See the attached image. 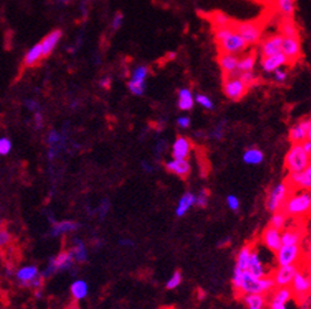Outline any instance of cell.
<instances>
[{
  "label": "cell",
  "instance_id": "1",
  "mask_svg": "<svg viewBox=\"0 0 311 309\" xmlns=\"http://www.w3.org/2000/svg\"><path fill=\"white\" fill-rule=\"evenodd\" d=\"M214 38L216 45H218L219 53L239 56L248 48V45L244 42V39L232 28V26L226 27V28L215 29Z\"/></svg>",
  "mask_w": 311,
  "mask_h": 309
},
{
  "label": "cell",
  "instance_id": "2",
  "mask_svg": "<svg viewBox=\"0 0 311 309\" xmlns=\"http://www.w3.org/2000/svg\"><path fill=\"white\" fill-rule=\"evenodd\" d=\"M311 210V193L310 191L291 192L286 200L282 211L287 217L304 218L310 213Z\"/></svg>",
  "mask_w": 311,
  "mask_h": 309
},
{
  "label": "cell",
  "instance_id": "3",
  "mask_svg": "<svg viewBox=\"0 0 311 309\" xmlns=\"http://www.w3.org/2000/svg\"><path fill=\"white\" fill-rule=\"evenodd\" d=\"M75 265V260L70 250H64L58 253L56 256H52L47 262V267L45 268L40 275L43 279H48L59 272H67L71 270Z\"/></svg>",
  "mask_w": 311,
  "mask_h": 309
},
{
  "label": "cell",
  "instance_id": "4",
  "mask_svg": "<svg viewBox=\"0 0 311 309\" xmlns=\"http://www.w3.org/2000/svg\"><path fill=\"white\" fill-rule=\"evenodd\" d=\"M310 157L301 144H292L285 157V167L290 173L301 172L310 165Z\"/></svg>",
  "mask_w": 311,
  "mask_h": 309
},
{
  "label": "cell",
  "instance_id": "5",
  "mask_svg": "<svg viewBox=\"0 0 311 309\" xmlns=\"http://www.w3.org/2000/svg\"><path fill=\"white\" fill-rule=\"evenodd\" d=\"M232 28L244 39L248 46H254L261 40L262 26L258 20L232 21Z\"/></svg>",
  "mask_w": 311,
  "mask_h": 309
},
{
  "label": "cell",
  "instance_id": "6",
  "mask_svg": "<svg viewBox=\"0 0 311 309\" xmlns=\"http://www.w3.org/2000/svg\"><path fill=\"white\" fill-rule=\"evenodd\" d=\"M290 289L294 295V299L297 302L301 303L302 300L310 298V291H311V276L310 272L307 269H301L299 268L296 274H295L294 279H292L290 284Z\"/></svg>",
  "mask_w": 311,
  "mask_h": 309
},
{
  "label": "cell",
  "instance_id": "7",
  "mask_svg": "<svg viewBox=\"0 0 311 309\" xmlns=\"http://www.w3.org/2000/svg\"><path fill=\"white\" fill-rule=\"evenodd\" d=\"M15 278L23 288H29L33 291L42 289L43 281H45L36 265H24L19 268L15 273Z\"/></svg>",
  "mask_w": 311,
  "mask_h": 309
},
{
  "label": "cell",
  "instance_id": "8",
  "mask_svg": "<svg viewBox=\"0 0 311 309\" xmlns=\"http://www.w3.org/2000/svg\"><path fill=\"white\" fill-rule=\"evenodd\" d=\"M292 189L286 182H280L268 192V196L266 200V207L269 212L275 213L277 211H282L283 205L286 200L290 196Z\"/></svg>",
  "mask_w": 311,
  "mask_h": 309
},
{
  "label": "cell",
  "instance_id": "9",
  "mask_svg": "<svg viewBox=\"0 0 311 309\" xmlns=\"http://www.w3.org/2000/svg\"><path fill=\"white\" fill-rule=\"evenodd\" d=\"M150 75V70L144 64H139L136 69L132 71L131 78L128 81V90L134 96H142L146 92V87H147V78Z\"/></svg>",
  "mask_w": 311,
  "mask_h": 309
},
{
  "label": "cell",
  "instance_id": "10",
  "mask_svg": "<svg viewBox=\"0 0 311 309\" xmlns=\"http://www.w3.org/2000/svg\"><path fill=\"white\" fill-rule=\"evenodd\" d=\"M275 254L278 267L299 265L302 257V249L301 245H281V248Z\"/></svg>",
  "mask_w": 311,
  "mask_h": 309
},
{
  "label": "cell",
  "instance_id": "11",
  "mask_svg": "<svg viewBox=\"0 0 311 309\" xmlns=\"http://www.w3.org/2000/svg\"><path fill=\"white\" fill-rule=\"evenodd\" d=\"M248 86L244 85L238 77H224L223 92L232 101H239L247 95Z\"/></svg>",
  "mask_w": 311,
  "mask_h": 309
},
{
  "label": "cell",
  "instance_id": "12",
  "mask_svg": "<svg viewBox=\"0 0 311 309\" xmlns=\"http://www.w3.org/2000/svg\"><path fill=\"white\" fill-rule=\"evenodd\" d=\"M288 139L292 144H301L305 140H311V119L304 118L297 121L288 131Z\"/></svg>",
  "mask_w": 311,
  "mask_h": 309
},
{
  "label": "cell",
  "instance_id": "13",
  "mask_svg": "<svg viewBox=\"0 0 311 309\" xmlns=\"http://www.w3.org/2000/svg\"><path fill=\"white\" fill-rule=\"evenodd\" d=\"M299 265H283V267H277L273 272L269 274L275 281L276 288H282V286H290L292 279L296 274Z\"/></svg>",
  "mask_w": 311,
  "mask_h": 309
},
{
  "label": "cell",
  "instance_id": "14",
  "mask_svg": "<svg viewBox=\"0 0 311 309\" xmlns=\"http://www.w3.org/2000/svg\"><path fill=\"white\" fill-rule=\"evenodd\" d=\"M286 183L290 186V188L299 189V191H310L311 188V165L306 168V169L301 170V172L290 173L288 174L287 181Z\"/></svg>",
  "mask_w": 311,
  "mask_h": 309
},
{
  "label": "cell",
  "instance_id": "15",
  "mask_svg": "<svg viewBox=\"0 0 311 309\" xmlns=\"http://www.w3.org/2000/svg\"><path fill=\"white\" fill-rule=\"evenodd\" d=\"M218 63L224 77H237L239 56L229 55V53H219Z\"/></svg>",
  "mask_w": 311,
  "mask_h": 309
},
{
  "label": "cell",
  "instance_id": "16",
  "mask_svg": "<svg viewBox=\"0 0 311 309\" xmlns=\"http://www.w3.org/2000/svg\"><path fill=\"white\" fill-rule=\"evenodd\" d=\"M245 272H248L251 275H253L254 278H257V279H261V278H263V276L269 275L268 270L266 269V265H264L263 260L261 259L259 251L257 250L254 246H253L252 253H251L250 261H248L247 270H245Z\"/></svg>",
  "mask_w": 311,
  "mask_h": 309
},
{
  "label": "cell",
  "instance_id": "17",
  "mask_svg": "<svg viewBox=\"0 0 311 309\" xmlns=\"http://www.w3.org/2000/svg\"><path fill=\"white\" fill-rule=\"evenodd\" d=\"M281 48H282V36L281 34H273V36L267 37L266 39L262 40L259 53H261L262 58H266V57L281 53Z\"/></svg>",
  "mask_w": 311,
  "mask_h": 309
},
{
  "label": "cell",
  "instance_id": "18",
  "mask_svg": "<svg viewBox=\"0 0 311 309\" xmlns=\"http://www.w3.org/2000/svg\"><path fill=\"white\" fill-rule=\"evenodd\" d=\"M281 52L286 56L290 64L295 63L301 57V43L300 38H283Z\"/></svg>",
  "mask_w": 311,
  "mask_h": 309
},
{
  "label": "cell",
  "instance_id": "19",
  "mask_svg": "<svg viewBox=\"0 0 311 309\" xmlns=\"http://www.w3.org/2000/svg\"><path fill=\"white\" fill-rule=\"evenodd\" d=\"M261 242L263 244L264 248L271 253H276L281 248V231L273 229L271 226H267L261 235Z\"/></svg>",
  "mask_w": 311,
  "mask_h": 309
},
{
  "label": "cell",
  "instance_id": "20",
  "mask_svg": "<svg viewBox=\"0 0 311 309\" xmlns=\"http://www.w3.org/2000/svg\"><path fill=\"white\" fill-rule=\"evenodd\" d=\"M191 150H193V142L189 138L180 135V137L176 138L174 144H172V158L188 159L191 154Z\"/></svg>",
  "mask_w": 311,
  "mask_h": 309
},
{
  "label": "cell",
  "instance_id": "21",
  "mask_svg": "<svg viewBox=\"0 0 311 309\" xmlns=\"http://www.w3.org/2000/svg\"><path fill=\"white\" fill-rule=\"evenodd\" d=\"M167 172L177 175L180 178H188L191 173V164L189 159H174L164 164Z\"/></svg>",
  "mask_w": 311,
  "mask_h": 309
},
{
  "label": "cell",
  "instance_id": "22",
  "mask_svg": "<svg viewBox=\"0 0 311 309\" xmlns=\"http://www.w3.org/2000/svg\"><path fill=\"white\" fill-rule=\"evenodd\" d=\"M244 294H259V279L254 278L248 272H243L242 281H240L239 289L235 295L240 298Z\"/></svg>",
  "mask_w": 311,
  "mask_h": 309
},
{
  "label": "cell",
  "instance_id": "23",
  "mask_svg": "<svg viewBox=\"0 0 311 309\" xmlns=\"http://www.w3.org/2000/svg\"><path fill=\"white\" fill-rule=\"evenodd\" d=\"M286 64H290V62H288V59L286 58V56L283 55L282 52L278 53V55L262 58L261 62L262 70H263L266 73H273L276 70L282 69V67L286 66Z\"/></svg>",
  "mask_w": 311,
  "mask_h": 309
},
{
  "label": "cell",
  "instance_id": "24",
  "mask_svg": "<svg viewBox=\"0 0 311 309\" xmlns=\"http://www.w3.org/2000/svg\"><path fill=\"white\" fill-rule=\"evenodd\" d=\"M304 235V230H300L297 227H286L281 231V244L282 245H301Z\"/></svg>",
  "mask_w": 311,
  "mask_h": 309
},
{
  "label": "cell",
  "instance_id": "25",
  "mask_svg": "<svg viewBox=\"0 0 311 309\" xmlns=\"http://www.w3.org/2000/svg\"><path fill=\"white\" fill-rule=\"evenodd\" d=\"M61 38H62V31H59V29H55V31H52L51 33H48L47 36L43 38L42 42H40L43 58H46V57H48L53 52V50L57 47Z\"/></svg>",
  "mask_w": 311,
  "mask_h": 309
},
{
  "label": "cell",
  "instance_id": "26",
  "mask_svg": "<svg viewBox=\"0 0 311 309\" xmlns=\"http://www.w3.org/2000/svg\"><path fill=\"white\" fill-rule=\"evenodd\" d=\"M78 227H80V224H78V222L70 221V219H65V221H59V222L56 221L55 224H52L50 235L52 237L64 236V235L75 232L76 230H78Z\"/></svg>",
  "mask_w": 311,
  "mask_h": 309
},
{
  "label": "cell",
  "instance_id": "27",
  "mask_svg": "<svg viewBox=\"0 0 311 309\" xmlns=\"http://www.w3.org/2000/svg\"><path fill=\"white\" fill-rule=\"evenodd\" d=\"M177 106L181 111H190L195 106V96L193 91L188 87L177 91Z\"/></svg>",
  "mask_w": 311,
  "mask_h": 309
},
{
  "label": "cell",
  "instance_id": "28",
  "mask_svg": "<svg viewBox=\"0 0 311 309\" xmlns=\"http://www.w3.org/2000/svg\"><path fill=\"white\" fill-rule=\"evenodd\" d=\"M247 309H267L268 297L263 294H244L240 297Z\"/></svg>",
  "mask_w": 311,
  "mask_h": 309
},
{
  "label": "cell",
  "instance_id": "29",
  "mask_svg": "<svg viewBox=\"0 0 311 309\" xmlns=\"http://www.w3.org/2000/svg\"><path fill=\"white\" fill-rule=\"evenodd\" d=\"M195 206V194L193 192H186L181 196V198L178 200L177 206H176L175 213L177 217H183L189 211L191 210Z\"/></svg>",
  "mask_w": 311,
  "mask_h": 309
},
{
  "label": "cell",
  "instance_id": "30",
  "mask_svg": "<svg viewBox=\"0 0 311 309\" xmlns=\"http://www.w3.org/2000/svg\"><path fill=\"white\" fill-rule=\"evenodd\" d=\"M71 251L72 257H74L75 262H78V264H82L88 260L89 257V253H88V248H86V244L84 242L81 238H74L72 240V246L70 249Z\"/></svg>",
  "mask_w": 311,
  "mask_h": 309
},
{
  "label": "cell",
  "instance_id": "31",
  "mask_svg": "<svg viewBox=\"0 0 311 309\" xmlns=\"http://www.w3.org/2000/svg\"><path fill=\"white\" fill-rule=\"evenodd\" d=\"M269 295H271V298H269L268 302L269 303H277V304L287 305V303L290 302V300L294 299V295H292L290 286L276 288L275 291H273Z\"/></svg>",
  "mask_w": 311,
  "mask_h": 309
},
{
  "label": "cell",
  "instance_id": "32",
  "mask_svg": "<svg viewBox=\"0 0 311 309\" xmlns=\"http://www.w3.org/2000/svg\"><path fill=\"white\" fill-rule=\"evenodd\" d=\"M70 292H71L72 298H74L76 302L85 299L89 294L88 281L84 280V279H76V280L72 281L71 286H70Z\"/></svg>",
  "mask_w": 311,
  "mask_h": 309
},
{
  "label": "cell",
  "instance_id": "33",
  "mask_svg": "<svg viewBox=\"0 0 311 309\" xmlns=\"http://www.w3.org/2000/svg\"><path fill=\"white\" fill-rule=\"evenodd\" d=\"M281 36L283 38H300L299 27L292 18H285L280 26Z\"/></svg>",
  "mask_w": 311,
  "mask_h": 309
},
{
  "label": "cell",
  "instance_id": "34",
  "mask_svg": "<svg viewBox=\"0 0 311 309\" xmlns=\"http://www.w3.org/2000/svg\"><path fill=\"white\" fill-rule=\"evenodd\" d=\"M263 151L258 148H250L243 153V162L248 165H258L263 162Z\"/></svg>",
  "mask_w": 311,
  "mask_h": 309
},
{
  "label": "cell",
  "instance_id": "35",
  "mask_svg": "<svg viewBox=\"0 0 311 309\" xmlns=\"http://www.w3.org/2000/svg\"><path fill=\"white\" fill-rule=\"evenodd\" d=\"M252 250H253V245H251V244L244 245L242 249H240L239 253L237 255V259H235V269L247 270V265L248 261H250V256Z\"/></svg>",
  "mask_w": 311,
  "mask_h": 309
},
{
  "label": "cell",
  "instance_id": "36",
  "mask_svg": "<svg viewBox=\"0 0 311 309\" xmlns=\"http://www.w3.org/2000/svg\"><path fill=\"white\" fill-rule=\"evenodd\" d=\"M42 58V47H40V43H37L36 46H33V47L27 52L26 57H24V64H26L27 67H33L36 66Z\"/></svg>",
  "mask_w": 311,
  "mask_h": 309
},
{
  "label": "cell",
  "instance_id": "37",
  "mask_svg": "<svg viewBox=\"0 0 311 309\" xmlns=\"http://www.w3.org/2000/svg\"><path fill=\"white\" fill-rule=\"evenodd\" d=\"M256 63H257V56L254 52H251L250 55L239 57V63H238V73L254 71Z\"/></svg>",
  "mask_w": 311,
  "mask_h": 309
},
{
  "label": "cell",
  "instance_id": "38",
  "mask_svg": "<svg viewBox=\"0 0 311 309\" xmlns=\"http://www.w3.org/2000/svg\"><path fill=\"white\" fill-rule=\"evenodd\" d=\"M277 9L285 18H292L296 10V0H275Z\"/></svg>",
  "mask_w": 311,
  "mask_h": 309
},
{
  "label": "cell",
  "instance_id": "39",
  "mask_svg": "<svg viewBox=\"0 0 311 309\" xmlns=\"http://www.w3.org/2000/svg\"><path fill=\"white\" fill-rule=\"evenodd\" d=\"M210 21H212L214 29H220V28H226V27L232 26V19L223 12H213L210 15Z\"/></svg>",
  "mask_w": 311,
  "mask_h": 309
},
{
  "label": "cell",
  "instance_id": "40",
  "mask_svg": "<svg viewBox=\"0 0 311 309\" xmlns=\"http://www.w3.org/2000/svg\"><path fill=\"white\" fill-rule=\"evenodd\" d=\"M287 219H288V217L285 215L283 211H277V212L272 213V217H271V219H269L268 226L282 231V230H285L286 226H287Z\"/></svg>",
  "mask_w": 311,
  "mask_h": 309
},
{
  "label": "cell",
  "instance_id": "41",
  "mask_svg": "<svg viewBox=\"0 0 311 309\" xmlns=\"http://www.w3.org/2000/svg\"><path fill=\"white\" fill-rule=\"evenodd\" d=\"M275 289V281H273L271 275L263 276V278L259 279V294H263L266 295V297H268Z\"/></svg>",
  "mask_w": 311,
  "mask_h": 309
},
{
  "label": "cell",
  "instance_id": "42",
  "mask_svg": "<svg viewBox=\"0 0 311 309\" xmlns=\"http://www.w3.org/2000/svg\"><path fill=\"white\" fill-rule=\"evenodd\" d=\"M182 280H183L182 273H181L180 270H176V272L172 274L171 276H170L169 280H167L166 288L169 289V291H174V289L178 288V286L181 285Z\"/></svg>",
  "mask_w": 311,
  "mask_h": 309
},
{
  "label": "cell",
  "instance_id": "43",
  "mask_svg": "<svg viewBox=\"0 0 311 309\" xmlns=\"http://www.w3.org/2000/svg\"><path fill=\"white\" fill-rule=\"evenodd\" d=\"M238 78H239L240 81H242L244 85H247L248 87L250 86L256 85L257 81H258V76H257V73L254 71H248V72H242V73H238L237 76Z\"/></svg>",
  "mask_w": 311,
  "mask_h": 309
},
{
  "label": "cell",
  "instance_id": "44",
  "mask_svg": "<svg viewBox=\"0 0 311 309\" xmlns=\"http://www.w3.org/2000/svg\"><path fill=\"white\" fill-rule=\"evenodd\" d=\"M195 102L204 107L205 110H214V101L205 94H197L195 96Z\"/></svg>",
  "mask_w": 311,
  "mask_h": 309
},
{
  "label": "cell",
  "instance_id": "45",
  "mask_svg": "<svg viewBox=\"0 0 311 309\" xmlns=\"http://www.w3.org/2000/svg\"><path fill=\"white\" fill-rule=\"evenodd\" d=\"M209 203V191L208 189H201L197 194H195V205L200 208H205Z\"/></svg>",
  "mask_w": 311,
  "mask_h": 309
},
{
  "label": "cell",
  "instance_id": "46",
  "mask_svg": "<svg viewBox=\"0 0 311 309\" xmlns=\"http://www.w3.org/2000/svg\"><path fill=\"white\" fill-rule=\"evenodd\" d=\"M226 206H228V208L231 211L237 212L240 208V201L237 196H234V194H229V196L226 197Z\"/></svg>",
  "mask_w": 311,
  "mask_h": 309
},
{
  "label": "cell",
  "instance_id": "47",
  "mask_svg": "<svg viewBox=\"0 0 311 309\" xmlns=\"http://www.w3.org/2000/svg\"><path fill=\"white\" fill-rule=\"evenodd\" d=\"M288 77V72L287 70H285L282 67V69H278L276 70L275 72H273V78H275L276 82L278 83H285L286 80H287Z\"/></svg>",
  "mask_w": 311,
  "mask_h": 309
},
{
  "label": "cell",
  "instance_id": "48",
  "mask_svg": "<svg viewBox=\"0 0 311 309\" xmlns=\"http://www.w3.org/2000/svg\"><path fill=\"white\" fill-rule=\"evenodd\" d=\"M123 21H124L123 13H120V12L115 13V15L112 19V28H113V31H119V29L121 28V26H123Z\"/></svg>",
  "mask_w": 311,
  "mask_h": 309
},
{
  "label": "cell",
  "instance_id": "49",
  "mask_svg": "<svg viewBox=\"0 0 311 309\" xmlns=\"http://www.w3.org/2000/svg\"><path fill=\"white\" fill-rule=\"evenodd\" d=\"M10 149H12V143H10V140L7 139V138H2V139H0V154L5 156V154L9 153Z\"/></svg>",
  "mask_w": 311,
  "mask_h": 309
},
{
  "label": "cell",
  "instance_id": "50",
  "mask_svg": "<svg viewBox=\"0 0 311 309\" xmlns=\"http://www.w3.org/2000/svg\"><path fill=\"white\" fill-rule=\"evenodd\" d=\"M177 125L178 127H181V129H189V127L191 126V119L186 115L180 116V118L177 119Z\"/></svg>",
  "mask_w": 311,
  "mask_h": 309
},
{
  "label": "cell",
  "instance_id": "51",
  "mask_svg": "<svg viewBox=\"0 0 311 309\" xmlns=\"http://www.w3.org/2000/svg\"><path fill=\"white\" fill-rule=\"evenodd\" d=\"M224 133H225L224 124H219V125L214 129V131H213V138L216 140H221L224 137Z\"/></svg>",
  "mask_w": 311,
  "mask_h": 309
},
{
  "label": "cell",
  "instance_id": "52",
  "mask_svg": "<svg viewBox=\"0 0 311 309\" xmlns=\"http://www.w3.org/2000/svg\"><path fill=\"white\" fill-rule=\"evenodd\" d=\"M59 142H61V135H59L58 133L52 131L50 135H48V144L51 146L59 144Z\"/></svg>",
  "mask_w": 311,
  "mask_h": 309
},
{
  "label": "cell",
  "instance_id": "53",
  "mask_svg": "<svg viewBox=\"0 0 311 309\" xmlns=\"http://www.w3.org/2000/svg\"><path fill=\"white\" fill-rule=\"evenodd\" d=\"M99 86L101 89H110V86H112V78L108 77V76H105V77L100 78L99 81Z\"/></svg>",
  "mask_w": 311,
  "mask_h": 309
},
{
  "label": "cell",
  "instance_id": "54",
  "mask_svg": "<svg viewBox=\"0 0 311 309\" xmlns=\"http://www.w3.org/2000/svg\"><path fill=\"white\" fill-rule=\"evenodd\" d=\"M9 241H10V235L8 234V232L5 231V230H3L2 234H0V248H2V246L7 245V244L9 242Z\"/></svg>",
  "mask_w": 311,
  "mask_h": 309
},
{
  "label": "cell",
  "instance_id": "55",
  "mask_svg": "<svg viewBox=\"0 0 311 309\" xmlns=\"http://www.w3.org/2000/svg\"><path fill=\"white\" fill-rule=\"evenodd\" d=\"M109 211V202L108 201H102L101 206H100V217H104Z\"/></svg>",
  "mask_w": 311,
  "mask_h": 309
},
{
  "label": "cell",
  "instance_id": "56",
  "mask_svg": "<svg viewBox=\"0 0 311 309\" xmlns=\"http://www.w3.org/2000/svg\"><path fill=\"white\" fill-rule=\"evenodd\" d=\"M119 245L124 246V248H133L134 242L132 240H129V238H121V240L119 241Z\"/></svg>",
  "mask_w": 311,
  "mask_h": 309
},
{
  "label": "cell",
  "instance_id": "57",
  "mask_svg": "<svg viewBox=\"0 0 311 309\" xmlns=\"http://www.w3.org/2000/svg\"><path fill=\"white\" fill-rule=\"evenodd\" d=\"M34 121H36L37 127H40L43 124V115L39 113V111H37L36 114H34Z\"/></svg>",
  "mask_w": 311,
  "mask_h": 309
},
{
  "label": "cell",
  "instance_id": "58",
  "mask_svg": "<svg viewBox=\"0 0 311 309\" xmlns=\"http://www.w3.org/2000/svg\"><path fill=\"white\" fill-rule=\"evenodd\" d=\"M27 106H28L29 110L36 111V113H37V110H38V107H39L38 104H37L34 100H28V101H27Z\"/></svg>",
  "mask_w": 311,
  "mask_h": 309
},
{
  "label": "cell",
  "instance_id": "59",
  "mask_svg": "<svg viewBox=\"0 0 311 309\" xmlns=\"http://www.w3.org/2000/svg\"><path fill=\"white\" fill-rule=\"evenodd\" d=\"M301 146L309 156H311V140H305V142H302Z\"/></svg>",
  "mask_w": 311,
  "mask_h": 309
},
{
  "label": "cell",
  "instance_id": "60",
  "mask_svg": "<svg viewBox=\"0 0 311 309\" xmlns=\"http://www.w3.org/2000/svg\"><path fill=\"white\" fill-rule=\"evenodd\" d=\"M142 168H143V170L147 173L153 172V167L152 165H150V163H147V162H142Z\"/></svg>",
  "mask_w": 311,
  "mask_h": 309
},
{
  "label": "cell",
  "instance_id": "61",
  "mask_svg": "<svg viewBox=\"0 0 311 309\" xmlns=\"http://www.w3.org/2000/svg\"><path fill=\"white\" fill-rule=\"evenodd\" d=\"M268 309H287L285 304H277V303H269L268 302Z\"/></svg>",
  "mask_w": 311,
  "mask_h": 309
},
{
  "label": "cell",
  "instance_id": "62",
  "mask_svg": "<svg viewBox=\"0 0 311 309\" xmlns=\"http://www.w3.org/2000/svg\"><path fill=\"white\" fill-rule=\"evenodd\" d=\"M42 289H37V291H34V297L37 298V299H40L42 298Z\"/></svg>",
  "mask_w": 311,
  "mask_h": 309
},
{
  "label": "cell",
  "instance_id": "63",
  "mask_svg": "<svg viewBox=\"0 0 311 309\" xmlns=\"http://www.w3.org/2000/svg\"><path fill=\"white\" fill-rule=\"evenodd\" d=\"M69 309H80V308H78V307H75V305H74V307H71V308H69Z\"/></svg>",
  "mask_w": 311,
  "mask_h": 309
},
{
  "label": "cell",
  "instance_id": "64",
  "mask_svg": "<svg viewBox=\"0 0 311 309\" xmlns=\"http://www.w3.org/2000/svg\"><path fill=\"white\" fill-rule=\"evenodd\" d=\"M2 231H3V230H2V227H0V234H2Z\"/></svg>",
  "mask_w": 311,
  "mask_h": 309
}]
</instances>
